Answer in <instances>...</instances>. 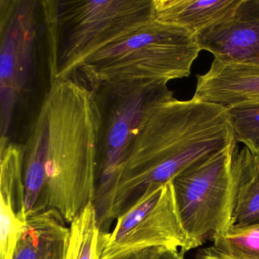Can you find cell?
I'll return each mask as SVG.
<instances>
[{
	"label": "cell",
	"instance_id": "1",
	"mask_svg": "<svg viewBox=\"0 0 259 259\" xmlns=\"http://www.w3.org/2000/svg\"><path fill=\"white\" fill-rule=\"evenodd\" d=\"M100 126L94 91L71 78L51 81L24 145L27 218L52 209L70 224L93 202Z\"/></svg>",
	"mask_w": 259,
	"mask_h": 259
},
{
	"label": "cell",
	"instance_id": "2",
	"mask_svg": "<svg viewBox=\"0 0 259 259\" xmlns=\"http://www.w3.org/2000/svg\"><path fill=\"white\" fill-rule=\"evenodd\" d=\"M234 140L227 109L191 99L157 105L145 121L119 174L109 230L148 191Z\"/></svg>",
	"mask_w": 259,
	"mask_h": 259
},
{
	"label": "cell",
	"instance_id": "3",
	"mask_svg": "<svg viewBox=\"0 0 259 259\" xmlns=\"http://www.w3.org/2000/svg\"><path fill=\"white\" fill-rule=\"evenodd\" d=\"M200 51L187 30L154 19L84 58L66 78L92 91L120 83H168L189 76Z\"/></svg>",
	"mask_w": 259,
	"mask_h": 259
},
{
	"label": "cell",
	"instance_id": "4",
	"mask_svg": "<svg viewBox=\"0 0 259 259\" xmlns=\"http://www.w3.org/2000/svg\"><path fill=\"white\" fill-rule=\"evenodd\" d=\"M51 81L65 79L80 62L155 19L153 0L41 1Z\"/></svg>",
	"mask_w": 259,
	"mask_h": 259
},
{
	"label": "cell",
	"instance_id": "5",
	"mask_svg": "<svg viewBox=\"0 0 259 259\" xmlns=\"http://www.w3.org/2000/svg\"><path fill=\"white\" fill-rule=\"evenodd\" d=\"M101 113L93 204L101 233H109V213L126 157L145 121L162 103L174 99L164 81L108 84L94 91Z\"/></svg>",
	"mask_w": 259,
	"mask_h": 259
},
{
	"label": "cell",
	"instance_id": "6",
	"mask_svg": "<svg viewBox=\"0 0 259 259\" xmlns=\"http://www.w3.org/2000/svg\"><path fill=\"white\" fill-rule=\"evenodd\" d=\"M234 140L176 176L172 182L177 212L187 237V249L213 240L233 224Z\"/></svg>",
	"mask_w": 259,
	"mask_h": 259
},
{
	"label": "cell",
	"instance_id": "7",
	"mask_svg": "<svg viewBox=\"0 0 259 259\" xmlns=\"http://www.w3.org/2000/svg\"><path fill=\"white\" fill-rule=\"evenodd\" d=\"M187 253V237L176 205L172 182L148 191L116 220L113 230L100 236V259H118L148 248Z\"/></svg>",
	"mask_w": 259,
	"mask_h": 259
},
{
	"label": "cell",
	"instance_id": "8",
	"mask_svg": "<svg viewBox=\"0 0 259 259\" xmlns=\"http://www.w3.org/2000/svg\"><path fill=\"white\" fill-rule=\"evenodd\" d=\"M37 1L1 0V133L7 138L16 100L26 82L36 37Z\"/></svg>",
	"mask_w": 259,
	"mask_h": 259
},
{
	"label": "cell",
	"instance_id": "9",
	"mask_svg": "<svg viewBox=\"0 0 259 259\" xmlns=\"http://www.w3.org/2000/svg\"><path fill=\"white\" fill-rule=\"evenodd\" d=\"M194 38L217 60L259 65V0H240L231 14Z\"/></svg>",
	"mask_w": 259,
	"mask_h": 259
},
{
	"label": "cell",
	"instance_id": "10",
	"mask_svg": "<svg viewBox=\"0 0 259 259\" xmlns=\"http://www.w3.org/2000/svg\"><path fill=\"white\" fill-rule=\"evenodd\" d=\"M0 258L13 259L27 223L24 146L1 141Z\"/></svg>",
	"mask_w": 259,
	"mask_h": 259
},
{
	"label": "cell",
	"instance_id": "11",
	"mask_svg": "<svg viewBox=\"0 0 259 259\" xmlns=\"http://www.w3.org/2000/svg\"><path fill=\"white\" fill-rule=\"evenodd\" d=\"M192 99L225 109L259 104V65L214 59L205 74L197 75Z\"/></svg>",
	"mask_w": 259,
	"mask_h": 259
},
{
	"label": "cell",
	"instance_id": "12",
	"mask_svg": "<svg viewBox=\"0 0 259 259\" xmlns=\"http://www.w3.org/2000/svg\"><path fill=\"white\" fill-rule=\"evenodd\" d=\"M57 210L30 216L21 233L13 259H63L69 227Z\"/></svg>",
	"mask_w": 259,
	"mask_h": 259
},
{
	"label": "cell",
	"instance_id": "13",
	"mask_svg": "<svg viewBox=\"0 0 259 259\" xmlns=\"http://www.w3.org/2000/svg\"><path fill=\"white\" fill-rule=\"evenodd\" d=\"M155 19L195 35L225 19L240 0H153Z\"/></svg>",
	"mask_w": 259,
	"mask_h": 259
},
{
	"label": "cell",
	"instance_id": "14",
	"mask_svg": "<svg viewBox=\"0 0 259 259\" xmlns=\"http://www.w3.org/2000/svg\"><path fill=\"white\" fill-rule=\"evenodd\" d=\"M233 224H259V155L244 146L233 161Z\"/></svg>",
	"mask_w": 259,
	"mask_h": 259
},
{
	"label": "cell",
	"instance_id": "15",
	"mask_svg": "<svg viewBox=\"0 0 259 259\" xmlns=\"http://www.w3.org/2000/svg\"><path fill=\"white\" fill-rule=\"evenodd\" d=\"M69 225L63 259H100L101 230L93 204Z\"/></svg>",
	"mask_w": 259,
	"mask_h": 259
},
{
	"label": "cell",
	"instance_id": "16",
	"mask_svg": "<svg viewBox=\"0 0 259 259\" xmlns=\"http://www.w3.org/2000/svg\"><path fill=\"white\" fill-rule=\"evenodd\" d=\"M202 252L227 259H259V224H232Z\"/></svg>",
	"mask_w": 259,
	"mask_h": 259
},
{
	"label": "cell",
	"instance_id": "17",
	"mask_svg": "<svg viewBox=\"0 0 259 259\" xmlns=\"http://www.w3.org/2000/svg\"><path fill=\"white\" fill-rule=\"evenodd\" d=\"M235 141L259 155V104L227 109Z\"/></svg>",
	"mask_w": 259,
	"mask_h": 259
},
{
	"label": "cell",
	"instance_id": "18",
	"mask_svg": "<svg viewBox=\"0 0 259 259\" xmlns=\"http://www.w3.org/2000/svg\"><path fill=\"white\" fill-rule=\"evenodd\" d=\"M165 248L163 247L148 248L142 251L131 253L118 259H155Z\"/></svg>",
	"mask_w": 259,
	"mask_h": 259
},
{
	"label": "cell",
	"instance_id": "19",
	"mask_svg": "<svg viewBox=\"0 0 259 259\" xmlns=\"http://www.w3.org/2000/svg\"><path fill=\"white\" fill-rule=\"evenodd\" d=\"M184 254L177 248H165L155 259H185Z\"/></svg>",
	"mask_w": 259,
	"mask_h": 259
},
{
	"label": "cell",
	"instance_id": "20",
	"mask_svg": "<svg viewBox=\"0 0 259 259\" xmlns=\"http://www.w3.org/2000/svg\"><path fill=\"white\" fill-rule=\"evenodd\" d=\"M198 257H200V258L201 259H227L224 258V257H219V256L212 255V254H205V253L202 252V251H201V252L200 253Z\"/></svg>",
	"mask_w": 259,
	"mask_h": 259
},
{
	"label": "cell",
	"instance_id": "21",
	"mask_svg": "<svg viewBox=\"0 0 259 259\" xmlns=\"http://www.w3.org/2000/svg\"><path fill=\"white\" fill-rule=\"evenodd\" d=\"M197 259H201V258H200V257H197Z\"/></svg>",
	"mask_w": 259,
	"mask_h": 259
}]
</instances>
